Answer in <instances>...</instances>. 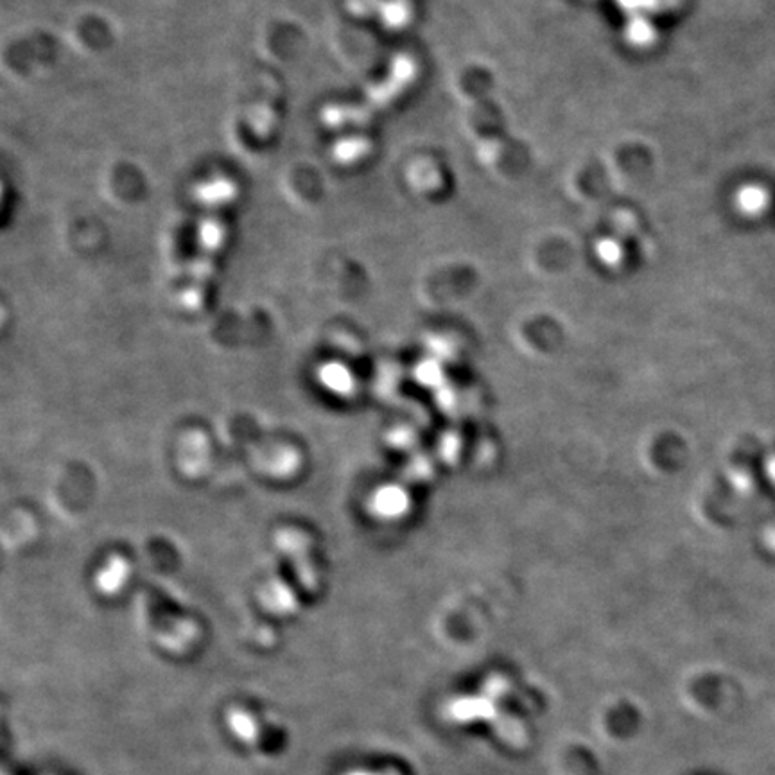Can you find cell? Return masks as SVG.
Returning a JSON list of instances; mask_svg holds the SVG:
<instances>
[{"label":"cell","instance_id":"6da1fadb","mask_svg":"<svg viewBox=\"0 0 775 775\" xmlns=\"http://www.w3.org/2000/svg\"><path fill=\"white\" fill-rule=\"evenodd\" d=\"M232 198V185L228 182H212L203 185L200 191V200L212 207H219Z\"/></svg>","mask_w":775,"mask_h":775}]
</instances>
